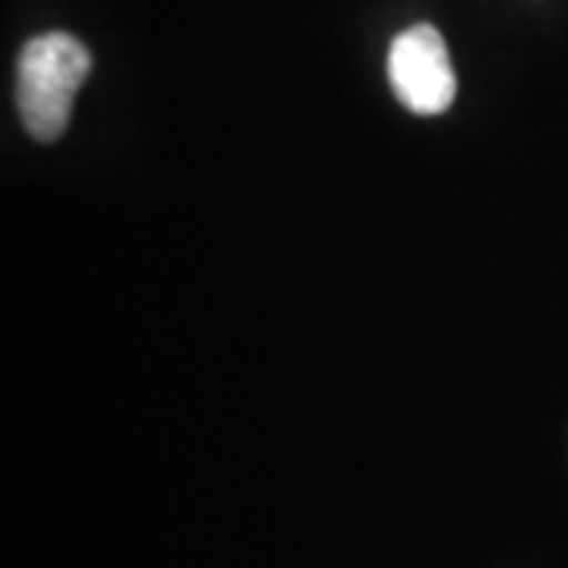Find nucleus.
Segmentation results:
<instances>
[{
  "label": "nucleus",
  "mask_w": 568,
  "mask_h": 568,
  "mask_svg": "<svg viewBox=\"0 0 568 568\" xmlns=\"http://www.w3.org/2000/svg\"><path fill=\"white\" fill-rule=\"evenodd\" d=\"M92 73V54L67 32L32 39L17 67V104L26 130L41 142L61 136L70 123L73 99Z\"/></svg>",
  "instance_id": "f257e3e1"
},
{
  "label": "nucleus",
  "mask_w": 568,
  "mask_h": 568,
  "mask_svg": "<svg viewBox=\"0 0 568 568\" xmlns=\"http://www.w3.org/2000/svg\"><path fill=\"white\" fill-rule=\"evenodd\" d=\"M388 82L395 99L414 114H443L455 102L458 80L446 39L433 26H410L388 48Z\"/></svg>",
  "instance_id": "f03ea898"
}]
</instances>
